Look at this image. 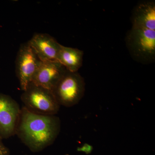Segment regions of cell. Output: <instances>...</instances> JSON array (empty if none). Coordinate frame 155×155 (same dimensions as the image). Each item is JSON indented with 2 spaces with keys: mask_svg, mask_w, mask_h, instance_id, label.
Segmentation results:
<instances>
[{
  "mask_svg": "<svg viewBox=\"0 0 155 155\" xmlns=\"http://www.w3.org/2000/svg\"><path fill=\"white\" fill-rule=\"evenodd\" d=\"M21 111L14 99L0 94V138H8L16 134Z\"/></svg>",
  "mask_w": 155,
  "mask_h": 155,
  "instance_id": "cell-6",
  "label": "cell"
},
{
  "mask_svg": "<svg viewBox=\"0 0 155 155\" xmlns=\"http://www.w3.org/2000/svg\"><path fill=\"white\" fill-rule=\"evenodd\" d=\"M61 127V120L56 115L34 114L23 106L16 134L31 151L39 152L54 143Z\"/></svg>",
  "mask_w": 155,
  "mask_h": 155,
  "instance_id": "cell-1",
  "label": "cell"
},
{
  "mask_svg": "<svg viewBox=\"0 0 155 155\" xmlns=\"http://www.w3.org/2000/svg\"><path fill=\"white\" fill-rule=\"evenodd\" d=\"M28 42L41 61H57L61 45L53 37L48 34H36Z\"/></svg>",
  "mask_w": 155,
  "mask_h": 155,
  "instance_id": "cell-8",
  "label": "cell"
},
{
  "mask_svg": "<svg viewBox=\"0 0 155 155\" xmlns=\"http://www.w3.org/2000/svg\"><path fill=\"white\" fill-rule=\"evenodd\" d=\"M40 62L28 42L22 45L17 53L15 63L16 75L22 91L31 83Z\"/></svg>",
  "mask_w": 155,
  "mask_h": 155,
  "instance_id": "cell-5",
  "label": "cell"
},
{
  "mask_svg": "<svg viewBox=\"0 0 155 155\" xmlns=\"http://www.w3.org/2000/svg\"><path fill=\"white\" fill-rule=\"evenodd\" d=\"M132 27L155 30V4L144 2L136 7L132 15Z\"/></svg>",
  "mask_w": 155,
  "mask_h": 155,
  "instance_id": "cell-9",
  "label": "cell"
},
{
  "mask_svg": "<svg viewBox=\"0 0 155 155\" xmlns=\"http://www.w3.org/2000/svg\"><path fill=\"white\" fill-rule=\"evenodd\" d=\"M83 51L61 45L57 61L62 64L67 71L78 72L83 64Z\"/></svg>",
  "mask_w": 155,
  "mask_h": 155,
  "instance_id": "cell-10",
  "label": "cell"
},
{
  "mask_svg": "<svg viewBox=\"0 0 155 155\" xmlns=\"http://www.w3.org/2000/svg\"><path fill=\"white\" fill-rule=\"evenodd\" d=\"M77 150L78 151L83 152L86 153H89L91 152L92 147L87 143H84L82 146L78 147Z\"/></svg>",
  "mask_w": 155,
  "mask_h": 155,
  "instance_id": "cell-12",
  "label": "cell"
},
{
  "mask_svg": "<svg viewBox=\"0 0 155 155\" xmlns=\"http://www.w3.org/2000/svg\"><path fill=\"white\" fill-rule=\"evenodd\" d=\"M85 86L84 79L79 73L67 70L52 92L60 106L69 107L80 102L84 95Z\"/></svg>",
  "mask_w": 155,
  "mask_h": 155,
  "instance_id": "cell-3",
  "label": "cell"
},
{
  "mask_svg": "<svg viewBox=\"0 0 155 155\" xmlns=\"http://www.w3.org/2000/svg\"><path fill=\"white\" fill-rule=\"evenodd\" d=\"M67 70L58 61H41L31 83L52 91Z\"/></svg>",
  "mask_w": 155,
  "mask_h": 155,
  "instance_id": "cell-7",
  "label": "cell"
},
{
  "mask_svg": "<svg viewBox=\"0 0 155 155\" xmlns=\"http://www.w3.org/2000/svg\"><path fill=\"white\" fill-rule=\"evenodd\" d=\"M21 100L23 107L34 114L56 115L60 110V105L52 92L32 83L23 91Z\"/></svg>",
  "mask_w": 155,
  "mask_h": 155,
  "instance_id": "cell-4",
  "label": "cell"
},
{
  "mask_svg": "<svg viewBox=\"0 0 155 155\" xmlns=\"http://www.w3.org/2000/svg\"><path fill=\"white\" fill-rule=\"evenodd\" d=\"M2 140L0 138V155H9L10 150L3 143Z\"/></svg>",
  "mask_w": 155,
  "mask_h": 155,
  "instance_id": "cell-11",
  "label": "cell"
},
{
  "mask_svg": "<svg viewBox=\"0 0 155 155\" xmlns=\"http://www.w3.org/2000/svg\"><path fill=\"white\" fill-rule=\"evenodd\" d=\"M126 45L136 61L143 63H152L155 58V30L132 28L127 34Z\"/></svg>",
  "mask_w": 155,
  "mask_h": 155,
  "instance_id": "cell-2",
  "label": "cell"
}]
</instances>
